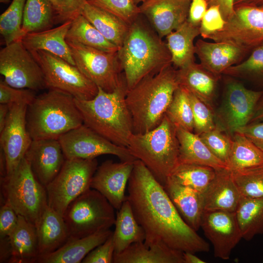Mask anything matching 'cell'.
Wrapping results in <instances>:
<instances>
[{"instance_id": "6da1fadb", "label": "cell", "mask_w": 263, "mask_h": 263, "mask_svg": "<svg viewBox=\"0 0 263 263\" xmlns=\"http://www.w3.org/2000/svg\"><path fill=\"white\" fill-rule=\"evenodd\" d=\"M127 199L147 239L158 240L183 252H208L209 244L183 220L161 184L136 159L129 180Z\"/></svg>"}, {"instance_id": "7a4b0ae2", "label": "cell", "mask_w": 263, "mask_h": 263, "mask_svg": "<svg viewBox=\"0 0 263 263\" xmlns=\"http://www.w3.org/2000/svg\"><path fill=\"white\" fill-rule=\"evenodd\" d=\"M179 86L176 69L170 64L127 90L126 102L133 133H145L160 124Z\"/></svg>"}, {"instance_id": "3957f363", "label": "cell", "mask_w": 263, "mask_h": 263, "mask_svg": "<svg viewBox=\"0 0 263 263\" xmlns=\"http://www.w3.org/2000/svg\"><path fill=\"white\" fill-rule=\"evenodd\" d=\"M127 90L145 77L172 64L166 42L139 17L130 25L122 46L117 51Z\"/></svg>"}, {"instance_id": "277c9868", "label": "cell", "mask_w": 263, "mask_h": 263, "mask_svg": "<svg viewBox=\"0 0 263 263\" xmlns=\"http://www.w3.org/2000/svg\"><path fill=\"white\" fill-rule=\"evenodd\" d=\"M98 88L96 95L91 99L75 98L83 124L113 143L127 148L133 131L126 102L125 78L112 92Z\"/></svg>"}, {"instance_id": "5b68a950", "label": "cell", "mask_w": 263, "mask_h": 263, "mask_svg": "<svg viewBox=\"0 0 263 263\" xmlns=\"http://www.w3.org/2000/svg\"><path fill=\"white\" fill-rule=\"evenodd\" d=\"M26 127L33 140L58 138L83 124V118L71 94L49 89L37 96L27 106Z\"/></svg>"}, {"instance_id": "8992f818", "label": "cell", "mask_w": 263, "mask_h": 263, "mask_svg": "<svg viewBox=\"0 0 263 263\" xmlns=\"http://www.w3.org/2000/svg\"><path fill=\"white\" fill-rule=\"evenodd\" d=\"M127 148L163 185L178 164L179 144L176 127L166 115L151 131L133 133Z\"/></svg>"}, {"instance_id": "52a82bcc", "label": "cell", "mask_w": 263, "mask_h": 263, "mask_svg": "<svg viewBox=\"0 0 263 263\" xmlns=\"http://www.w3.org/2000/svg\"><path fill=\"white\" fill-rule=\"evenodd\" d=\"M1 185L5 201L36 226L48 206L47 195L25 157L11 174L2 177Z\"/></svg>"}, {"instance_id": "ba28073f", "label": "cell", "mask_w": 263, "mask_h": 263, "mask_svg": "<svg viewBox=\"0 0 263 263\" xmlns=\"http://www.w3.org/2000/svg\"><path fill=\"white\" fill-rule=\"evenodd\" d=\"M114 207L99 191L89 188L72 201L63 215L69 238L86 237L114 225Z\"/></svg>"}, {"instance_id": "9c48e42d", "label": "cell", "mask_w": 263, "mask_h": 263, "mask_svg": "<svg viewBox=\"0 0 263 263\" xmlns=\"http://www.w3.org/2000/svg\"><path fill=\"white\" fill-rule=\"evenodd\" d=\"M97 168L96 158L65 159L58 173L45 187L48 206L63 216L70 204L91 188Z\"/></svg>"}, {"instance_id": "30bf717a", "label": "cell", "mask_w": 263, "mask_h": 263, "mask_svg": "<svg viewBox=\"0 0 263 263\" xmlns=\"http://www.w3.org/2000/svg\"><path fill=\"white\" fill-rule=\"evenodd\" d=\"M30 52L42 69L46 88L61 91L80 100L91 99L96 95L98 87L75 65L48 52Z\"/></svg>"}, {"instance_id": "8fae6325", "label": "cell", "mask_w": 263, "mask_h": 263, "mask_svg": "<svg viewBox=\"0 0 263 263\" xmlns=\"http://www.w3.org/2000/svg\"><path fill=\"white\" fill-rule=\"evenodd\" d=\"M75 65L98 87L112 92L125 77L117 52H105L79 43L67 41Z\"/></svg>"}, {"instance_id": "7c38bea8", "label": "cell", "mask_w": 263, "mask_h": 263, "mask_svg": "<svg viewBox=\"0 0 263 263\" xmlns=\"http://www.w3.org/2000/svg\"><path fill=\"white\" fill-rule=\"evenodd\" d=\"M0 73L9 85L35 91L46 88L42 69L21 40L0 51Z\"/></svg>"}, {"instance_id": "4fadbf2b", "label": "cell", "mask_w": 263, "mask_h": 263, "mask_svg": "<svg viewBox=\"0 0 263 263\" xmlns=\"http://www.w3.org/2000/svg\"><path fill=\"white\" fill-rule=\"evenodd\" d=\"M263 91L246 88L232 79L225 86L222 102L215 112L216 125L232 136L235 131L249 123Z\"/></svg>"}, {"instance_id": "5bb4252c", "label": "cell", "mask_w": 263, "mask_h": 263, "mask_svg": "<svg viewBox=\"0 0 263 263\" xmlns=\"http://www.w3.org/2000/svg\"><path fill=\"white\" fill-rule=\"evenodd\" d=\"M58 141L65 159H94L111 154L121 161L136 160L128 148L113 143L84 124L61 135Z\"/></svg>"}, {"instance_id": "9a60e30c", "label": "cell", "mask_w": 263, "mask_h": 263, "mask_svg": "<svg viewBox=\"0 0 263 263\" xmlns=\"http://www.w3.org/2000/svg\"><path fill=\"white\" fill-rule=\"evenodd\" d=\"M205 39L231 43L251 52L263 44V9L250 5L234 7V14L224 27Z\"/></svg>"}, {"instance_id": "2e32d148", "label": "cell", "mask_w": 263, "mask_h": 263, "mask_svg": "<svg viewBox=\"0 0 263 263\" xmlns=\"http://www.w3.org/2000/svg\"><path fill=\"white\" fill-rule=\"evenodd\" d=\"M9 105L6 122L0 132V149L4 158L5 175L11 174L16 169L25 157L33 140L26 127L28 105Z\"/></svg>"}, {"instance_id": "e0dca14e", "label": "cell", "mask_w": 263, "mask_h": 263, "mask_svg": "<svg viewBox=\"0 0 263 263\" xmlns=\"http://www.w3.org/2000/svg\"><path fill=\"white\" fill-rule=\"evenodd\" d=\"M201 227L213 245L214 256L224 260L243 239L235 212L204 210Z\"/></svg>"}, {"instance_id": "ac0fdd59", "label": "cell", "mask_w": 263, "mask_h": 263, "mask_svg": "<svg viewBox=\"0 0 263 263\" xmlns=\"http://www.w3.org/2000/svg\"><path fill=\"white\" fill-rule=\"evenodd\" d=\"M134 162L107 160L97 167L93 177L91 188L101 193L117 210L126 199L125 190Z\"/></svg>"}, {"instance_id": "d6986e66", "label": "cell", "mask_w": 263, "mask_h": 263, "mask_svg": "<svg viewBox=\"0 0 263 263\" xmlns=\"http://www.w3.org/2000/svg\"><path fill=\"white\" fill-rule=\"evenodd\" d=\"M191 0H147L139 6L154 30L162 38L185 22Z\"/></svg>"}, {"instance_id": "ffe728a7", "label": "cell", "mask_w": 263, "mask_h": 263, "mask_svg": "<svg viewBox=\"0 0 263 263\" xmlns=\"http://www.w3.org/2000/svg\"><path fill=\"white\" fill-rule=\"evenodd\" d=\"M25 157L44 187L56 177L65 160L60 144L56 139L32 140Z\"/></svg>"}, {"instance_id": "44dd1931", "label": "cell", "mask_w": 263, "mask_h": 263, "mask_svg": "<svg viewBox=\"0 0 263 263\" xmlns=\"http://www.w3.org/2000/svg\"><path fill=\"white\" fill-rule=\"evenodd\" d=\"M250 52L229 42H208L199 38L195 43V53L201 65L218 76L227 68L243 61Z\"/></svg>"}, {"instance_id": "7402d4cb", "label": "cell", "mask_w": 263, "mask_h": 263, "mask_svg": "<svg viewBox=\"0 0 263 263\" xmlns=\"http://www.w3.org/2000/svg\"><path fill=\"white\" fill-rule=\"evenodd\" d=\"M183 252L162 241L145 239L113 255L114 263H184Z\"/></svg>"}, {"instance_id": "603a6c76", "label": "cell", "mask_w": 263, "mask_h": 263, "mask_svg": "<svg viewBox=\"0 0 263 263\" xmlns=\"http://www.w3.org/2000/svg\"><path fill=\"white\" fill-rule=\"evenodd\" d=\"M204 210L235 212L241 198L230 169L216 170L215 175L203 193Z\"/></svg>"}, {"instance_id": "cb8c5ba5", "label": "cell", "mask_w": 263, "mask_h": 263, "mask_svg": "<svg viewBox=\"0 0 263 263\" xmlns=\"http://www.w3.org/2000/svg\"><path fill=\"white\" fill-rule=\"evenodd\" d=\"M163 186L182 218L197 231L201 227L204 211L203 193L177 183L170 177Z\"/></svg>"}, {"instance_id": "d4e9b609", "label": "cell", "mask_w": 263, "mask_h": 263, "mask_svg": "<svg viewBox=\"0 0 263 263\" xmlns=\"http://www.w3.org/2000/svg\"><path fill=\"white\" fill-rule=\"evenodd\" d=\"M4 239L10 263H35L38 257V238L35 225L18 215L17 224Z\"/></svg>"}, {"instance_id": "484cf974", "label": "cell", "mask_w": 263, "mask_h": 263, "mask_svg": "<svg viewBox=\"0 0 263 263\" xmlns=\"http://www.w3.org/2000/svg\"><path fill=\"white\" fill-rule=\"evenodd\" d=\"M71 22L72 20H69L54 28L28 33L23 37L21 41L29 51L48 52L75 65L70 48L66 40Z\"/></svg>"}, {"instance_id": "4316f807", "label": "cell", "mask_w": 263, "mask_h": 263, "mask_svg": "<svg viewBox=\"0 0 263 263\" xmlns=\"http://www.w3.org/2000/svg\"><path fill=\"white\" fill-rule=\"evenodd\" d=\"M113 233L102 230L82 238H69L58 249L38 257V263H79L93 249L103 243Z\"/></svg>"}, {"instance_id": "83f0119b", "label": "cell", "mask_w": 263, "mask_h": 263, "mask_svg": "<svg viewBox=\"0 0 263 263\" xmlns=\"http://www.w3.org/2000/svg\"><path fill=\"white\" fill-rule=\"evenodd\" d=\"M177 81L181 86L213 109L217 84V76L195 62L176 69Z\"/></svg>"}, {"instance_id": "f1b7e54d", "label": "cell", "mask_w": 263, "mask_h": 263, "mask_svg": "<svg viewBox=\"0 0 263 263\" xmlns=\"http://www.w3.org/2000/svg\"><path fill=\"white\" fill-rule=\"evenodd\" d=\"M35 226L38 257L56 251L69 238L63 216L49 206L43 211Z\"/></svg>"}, {"instance_id": "f546056e", "label": "cell", "mask_w": 263, "mask_h": 263, "mask_svg": "<svg viewBox=\"0 0 263 263\" xmlns=\"http://www.w3.org/2000/svg\"><path fill=\"white\" fill-rule=\"evenodd\" d=\"M176 132L179 144L178 164L206 166L215 170L230 169L210 151L199 135L179 127H176Z\"/></svg>"}, {"instance_id": "4dcf8cb0", "label": "cell", "mask_w": 263, "mask_h": 263, "mask_svg": "<svg viewBox=\"0 0 263 263\" xmlns=\"http://www.w3.org/2000/svg\"><path fill=\"white\" fill-rule=\"evenodd\" d=\"M199 35L200 26L187 20L166 37L173 66L179 69L195 62L194 40Z\"/></svg>"}, {"instance_id": "1f68e13d", "label": "cell", "mask_w": 263, "mask_h": 263, "mask_svg": "<svg viewBox=\"0 0 263 263\" xmlns=\"http://www.w3.org/2000/svg\"><path fill=\"white\" fill-rule=\"evenodd\" d=\"M117 210L113 232L114 255L120 253L133 243L144 241L146 238L145 231L135 219L127 197Z\"/></svg>"}, {"instance_id": "d6a6232c", "label": "cell", "mask_w": 263, "mask_h": 263, "mask_svg": "<svg viewBox=\"0 0 263 263\" xmlns=\"http://www.w3.org/2000/svg\"><path fill=\"white\" fill-rule=\"evenodd\" d=\"M81 14L109 41L119 49L128 33L130 25L114 16L87 1Z\"/></svg>"}, {"instance_id": "836d02e7", "label": "cell", "mask_w": 263, "mask_h": 263, "mask_svg": "<svg viewBox=\"0 0 263 263\" xmlns=\"http://www.w3.org/2000/svg\"><path fill=\"white\" fill-rule=\"evenodd\" d=\"M235 213L243 239L250 241L263 234V197H241Z\"/></svg>"}, {"instance_id": "e575fe53", "label": "cell", "mask_w": 263, "mask_h": 263, "mask_svg": "<svg viewBox=\"0 0 263 263\" xmlns=\"http://www.w3.org/2000/svg\"><path fill=\"white\" fill-rule=\"evenodd\" d=\"M66 40L105 52H117L119 48L107 40L81 14L72 20Z\"/></svg>"}, {"instance_id": "d590c367", "label": "cell", "mask_w": 263, "mask_h": 263, "mask_svg": "<svg viewBox=\"0 0 263 263\" xmlns=\"http://www.w3.org/2000/svg\"><path fill=\"white\" fill-rule=\"evenodd\" d=\"M232 138L228 164L231 171L263 166V151L241 133L235 132Z\"/></svg>"}, {"instance_id": "8d00e7d4", "label": "cell", "mask_w": 263, "mask_h": 263, "mask_svg": "<svg viewBox=\"0 0 263 263\" xmlns=\"http://www.w3.org/2000/svg\"><path fill=\"white\" fill-rule=\"evenodd\" d=\"M56 17L49 0H26L22 25L24 36L50 28Z\"/></svg>"}, {"instance_id": "74e56055", "label": "cell", "mask_w": 263, "mask_h": 263, "mask_svg": "<svg viewBox=\"0 0 263 263\" xmlns=\"http://www.w3.org/2000/svg\"><path fill=\"white\" fill-rule=\"evenodd\" d=\"M215 173L216 170L210 167L178 164L169 177L177 183L203 193L214 177Z\"/></svg>"}, {"instance_id": "f35d334b", "label": "cell", "mask_w": 263, "mask_h": 263, "mask_svg": "<svg viewBox=\"0 0 263 263\" xmlns=\"http://www.w3.org/2000/svg\"><path fill=\"white\" fill-rule=\"evenodd\" d=\"M223 75L263 86V44L254 48L245 59L225 70Z\"/></svg>"}, {"instance_id": "ab89813d", "label": "cell", "mask_w": 263, "mask_h": 263, "mask_svg": "<svg viewBox=\"0 0 263 263\" xmlns=\"http://www.w3.org/2000/svg\"><path fill=\"white\" fill-rule=\"evenodd\" d=\"M165 115L176 127L193 132L194 120L189 92L179 86L175 91Z\"/></svg>"}, {"instance_id": "60d3db41", "label": "cell", "mask_w": 263, "mask_h": 263, "mask_svg": "<svg viewBox=\"0 0 263 263\" xmlns=\"http://www.w3.org/2000/svg\"><path fill=\"white\" fill-rule=\"evenodd\" d=\"M26 0H13L0 16V33L5 45L21 40L24 36L22 30Z\"/></svg>"}, {"instance_id": "b9f144b4", "label": "cell", "mask_w": 263, "mask_h": 263, "mask_svg": "<svg viewBox=\"0 0 263 263\" xmlns=\"http://www.w3.org/2000/svg\"><path fill=\"white\" fill-rule=\"evenodd\" d=\"M232 172L241 197H263V166Z\"/></svg>"}, {"instance_id": "7bdbcfd3", "label": "cell", "mask_w": 263, "mask_h": 263, "mask_svg": "<svg viewBox=\"0 0 263 263\" xmlns=\"http://www.w3.org/2000/svg\"><path fill=\"white\" fill-rule=\"evenodd\" d=\"M199 136L210 151L228 166L232 136L218 126Z\"/></svg>"}, {"instance_id": "ee69618b", "label": "cell", "mask_w": 263, "mask_h": 263, "mask_svg": "<svg viewBox=\"0 0 263 263\" xmlns=\"http://www.w3.org/2000/svg\"><path fill=\"white\" fill-rule=\"evenodd\" d=\"M86 0L89 3L114 15L129 25L141 15L139 6L134 0Z\"/></svg>"}, {"instance_id": "f6af8a7d", "label": "cell", "mask_w": 263, "mask_h": 263, "mask_svg": "<svg viewBox=\"0 0 263 263\" xmlns=\"http://www.w3.org/2000/svg\"><path fill=\"white\" fill-rule=\"evenodd\" d=\"M189 94L193 115V132L200 135L215 128L217 125L213 109L192 93L189 92Z\"/></svg>"}, {"instance_id": "bcb514c9", "label": "cell", "mask_w": 263, "mask_h": 263, "mask_svg": "<svg viewBox=\"0 0 263 263\" xmlns=\"http://www.w3.org/2000/svg\"><path fill=\"white\" fill-rule=\"evenodd\" d=\"M36 96L34 90L15 88L9 85L4 80L0 81V103L29 105Z\"/></svg>"}, {"instance_id": "7dc6e473", "label": "cell", "mask_w": 263, "mask_h": 263, "mask_svg": "<svg viewBox=\"0 0 263 263\" xmlns=\"http://www.w3.org/2000/svg\"><path fill=\"white\" fill-rule=\"evenodd\" d=\"M225 20L217 6L209 7L201 22L200 35L203 38L221 30L225 26Z\"/></svg>"}, {"instance_id": "c3c4849f", "label": "cell", "mask_w": 263, "mask_h": 263, "mask_svg": "<svg viewBox=\"0 0 263 263\" xmlns=\"http://www.w3.org/2000/svg\"><path fill=\"white\" fill-rule=\"evenodd\" d=\"M114 244L112 234L102 244L90 252L82 260L83 263H113Z\"/></svg>"}, {"instance_id": "681fc988", "label": "cell", "mask_w": 263, "mask_h": 263, "mask_svg": "<svg viewBox=\"0 0 263 263\" xmlns=\"http://www.w3.org/2000/svg\"><path fill=\"white\" fill-rule=\"evenodd\" d=\"M18 215L11 206L5 201L0 209V237H8L16 227Z\"/></svg>"}, {"instance_id": "f907efd6", "label": "cell", "mask_w": 263, "mask_h": 263, "mask_svg": "<svg viewBox=\"0 0 263 263\" xmlns=\"http://www.w3.org/2000/svg\"><path fill=\"white\" fill-rule=\"evenodd\" d=\"M236 132L244 134L263 151V121L249 123Z\"/></svg>"}, {"instance_id": "816d5d0a", "label": "cell", "mask_w": 263, "mask_h": 263, "mask_svg": "<svg viewBox=\"0 0 263 263\" xmlns=\"http://www.w3.org/2000/svg\"><path fill=\"white\" fill-rule=\"evenodd\" d=\"M208 8L206 0H191L187 20L192 24L200 26Z\"/></svg>"}, {"instance_id": "f5cc1de1", "label": "cell", "mask_w": 263, "mask_h": 263, "mask_svg": "<svg viewBox=\"0 0 263 263\" xmlns=\"http://www.w3.org/2000/svg\"><path fill=\"white\" fill-rule=\"evenodd\" d=\"M86 2V0H65V10L59 21L65 22L72 20L76 16L81 14Z\"/></svg>"}, {"instance_id": "db71d44e", "label": "cell", "mask_w": 263, "mask_h": 263, "mask_svg": "<svg viewBox=\"0 0 263 263\" xmlns=\"http://www.w3.org/2000/svg\"><path fill=\"white\" fill-rule=\"evenodd\" d=\"M208 7L217 6L219 7L223 18L225 21L229 20L234 13V0H206Z\"/></svg>"}, {"instance_id": "11a10c76", "label": "cell", "mask_w": 263, "mask_h": 263, "mask_svg": "<svg viewBox=\"0 0 263 263\" xmlns=\"http://www.w3.org/2000/svg\"><path fill=\"white\" fill-rule=\"evenodd\" d=\"M261 121H263V94L256 104L249 123Z\"/></svg>"}, {"instance_id": "9f6ffc18", "label": "cell", "mask_w": 263, "mask_h": 263, "mask_svg": "<svg viewBox=\"0 0 263 263\" xmlns=\"http://www.w3.org/2000/svg\"><path fill=\"white\" fill-rule=\"evenodd\" d=\"M56 15V20L59 21L62 17L65 7V0H49Z\"/></svg>"}, {"instance_id": "6f0895ef", "label": "cell", "mask_w": 263, "mask_h": 263, "mask_svg": "<svg viewBox=\"0 0 263 263\" xmlns=\"http://www.w3.org/2000/svg\"><path fill=\"white\" fill-rule=\"evenodd\" d=\"M9 109V104L0 103V132L3 130L6 122Z\"/></svg>"}, {"instance_id": "680465c9", "label": "cell", "mask_w": 263, "mask_h": 263, "mask_svg": "<svg viewBox=\"0 0 263 263\" xmlns=\"http://www.w3.org/2000/svg\"><path fill=\"white\" fill-rule=\"evenodd\" d=\"M184 263H205L206 262L196 256L194 253L183 252Z\"/></svg>"}, {"instance_id": "91938a15", "label": "cell", "mask_w": 263, "mask_h": 263, "mask_svg": "<svg viewBox=\"0 0 263 263\" xmlns=\"http://www.w3.org/2000/svg\"><path fill=\"white\" fill-rule=\"evenodd\" d=\"M263 4V0H249L248 2L244 5L260 6Z\"/></svg>"}, {"instance_id": "94428289", "label": "cell", "mask_w": 263, "mask_h": 263, "mask_svg": "<svg viewBox=\"0 0 263 263\" xmlns=\"http://www.w3.org/2000/svg\"><path fill=\"white\" fill-rule=\"evenodd\" d=\"M249 0H234V7L244 5Z\"/></svg>"}, {"instance_id": "6125c7cd", "label": "cell", "mask_w": 263, "mask_h": 263, "mask_svg": "<svg viewBox=\"0 0 263 263\" xmlns=\"http://www.w3.org/2000/svg\"><path fill=\"white\" fill-rule=\"evenodd\" d=\"M135 2L138 4L140 2H143L144 1H145L146 0H134Z\"/></svg>"}, {"instance_id": "be15d7a7", "label": "cell", "mask_w": 263, "mask_h": 263, "mask_svg": "<svg viewBox=\"0 0 263 263\" xmlns=\"http://www.w3.org/2000/svg\"><path fill=\"white\" fill-rule=\"evenodd\" d=\"M1 2L2 3H8L9 1V0H0Z\"/></svg>"}, {"instance_id": "e7e4bbea", "label": "cell", "mask_w": 263, "mask_h": 263, "mask_svg": "<svg viewBox=\"0 0 263 263\" xmlns=\"http://www.w3.org/2000/svg\"><path fill=\"white\" fill-rule=\"evenodd\" d=\"M259 7L263 9V4Z\"/></svg>"}]
</instances>
